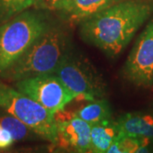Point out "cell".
<instances>
[{"mask_svg":"<svg viewBox=\"0 0 153 153\" xmlns=\"http://www.w3.org/2000/svg\"><path fill=\"white\" fill-rule=\"evenodd\" d=\"M70 51V39L67 32L64 28L52 23L26 53L4 74L13 81L55 74Z\"/></svg>","mask_w":153,"mask_h":153,"instance_id":"obj_2","label":"cell"},{"mask_svg":"<svg viewBox=\"0 0 153 153\" xmlns=\"http://www.w3.org/2000/svg\"><path fill=\"white\" fill-rule=\"evenodd\" d=\"M121 137L147 140L153 143L152 112H128L116 119Z\"/></svg>","mask_w":153,"mask_h":153,"instance_id":"obj_10","label":"cell"},{"mask_svg":"<svg viewBox=\"0 0 153 153\" xmlns=\"http://www.w3.org/2000/svg\"><path fill=\"white\" fill-rule=\"evenodd\" d=\"M75 113L90 125L112 119L111 105L103 98L91 100L90 103L81 107Z\"/></svg>","mask_w":153,"mask_h":153,"instance_id":"obj_12","label":"cell"},{"mask_svg":"<svg viewBox=\"0 0 153 153\" xmlns=\"http://www.w3.org/2000/svg\"><path fill=\"white\" fill-rule=\"evenodd\" d=\"M57 1H59V0H49V5H51L52 4H54V3H55V2H57Z\"/></svg>","mask_w":153,"mask_h":153,"instance_id":"obj_16","label":"cell"},{"mask_svg":"<svg viewBox=\"0 0 153 153\" xmlns=\"http://www.w3.org/2000/svg\"><path fill=\"white\" fill-rule=\"evenodd\" d=\"M0 108L17 117L44 140L57 145L58 132L55 114L33 98L1 81Z\"/></svg>","mask_w":153,"mask_h":153,"instance_id":"obj_4","label":"cell"},{"mask_svg":"<svg viewBox=\"0 0 153 153\" xmlns=\"http://www.w3.org/2000/svg\"><path fill=\"white\" fill-rule=\"evenodd\" d=\"M152 14L153 0H120L81 22L79 34L85 43L114 58Z\"/></svg>","mask_w":153,"mask_h":153,"instance_id":"obj_1","label":"cell"},{"mask_svg":"<svg viewBox=\"0 0 153 153\" xmlns=\"http://www.w3.org/2000/svg\"><path fill=\"white\" fill-rule=\"evenodd\" d=\"M16 88L55 114L76 98L55 74L32 76L16 81Z\"/></svg>","mask_w":153,"mask_h":153,"instance_id":"obj_6","label":"cell"},{"mask_svg":"<svg viewBox=\"0 0 153 153\" xmlns=\"http://www.w3.org/2000/svg\"><path fill=\"white\" fill-rule=\"evenodd\" d=\"M14 142L15 140L13 139L10 133L4 129L0 124V149H6L10 147Z\"/></svg>","mask_w":153,"mask_h":153,"instance_id":"obj_15","label":"cell"},{"mask_svg":"<svg viewBox=\"0 0 153 153\" xmlns=\"http://www.w3.org/2000/svg\"><path fill=\"white\" fill-rule=\"evenodd\" d=\"M123 73L134 86L149 88L153 85V16L137 38Z\"/></svg>","mask_w":153,"mask_h":153,"instance_id":"obj_7","label":"cell"},{"mask_svg":"<svg viewBox=\"0 0 153 153\" xmlns=\"http://www.w3.org/2000/svg\"><path fill=\"white\" fill-rule=\"evenodd\" d=\"M76 97L89 101L105 94V83L101 76L86 59L70 51L55 73Z\"/></svg>","mask_w":153,"mask_h":153,"instance_id":"obj_5","label":"cell"},{"mask_svg":"<svg viewBox=\"0 0 153 153\" xmlns=\"http://www.w3.org/2000/svg\"><path fill=\"white\" fill-rule=\"evenodd\" d=\"M0 124L4 129L10 133L15 141L26 139L28 135L29 130H31L24 123L10 114L1 117Z\"/></svg>","mask_w":153,"mask_h":153,"instance_id":"obj_14","label":"cell"},{"mask_svg":"<svg viewBox=\"0 0 153 153\" xmlns=\"http://www.w3.org/2000/svg\"><path fill=\"white\" fill-rule=\"evenodd\" d=\"M91 152H107L111 145L120 138L116 119L91 125Z\"/></svg>","mask_w":153,"mask_h":153,"instance_id":"obj_11","label":"cell"},{"mask_svg":"<svg viewBox=\"0 0 153 153\" xmlns=\"http://www.w3.org/2000/svg\"><path fill=\"white\" fill-rule=\"evenodd\" d=\"M44 0H0V25Z\"/></svg>","mask_w":153,"mask_h":153,"instance_id":"obj_13","label":"cell"},{"mask_svg":"<svg viewBox=\"0 0 153 153\" xmlns=\"http://www.w3.org/2000/svg\"><path fill=\"white\" fill-rule=\"evenodd\" d=\"M51 24L46 14L25 10L0 25V73H5Z\"/></svg>","mask_w":153,"mask_h":153,"instance_id":"obj_3","label":"cell"},{"mask_svg":"<svg viewBox=\"0 0 153 153\" xmlns=\"http://www.w3.org/2000/svg\"><path fill=\"white\" fill-rule=\"evenodd\" d=\"M120 0H59L49 7L66 22L80 24Z\"/></svg>","mask_w":153,"mask_h":153,"instance_id":"obj_9","label":"cell"},{"mask_svg":"<svg viewBox=\"0 0 153 153\" xmlns=\"http://www.w3.org/2000/svg\"><path fill=\"white\" fill-rule=\"evenodd\" d=\"M63 111H59L61 116L55 114L58 132L57 145L75 152H91V125L75 112L64 114Z\"/></svg>","mask_w":153,"mask_h":153,"instance_id":"obj_8","label":"cell"}]
</instances>
